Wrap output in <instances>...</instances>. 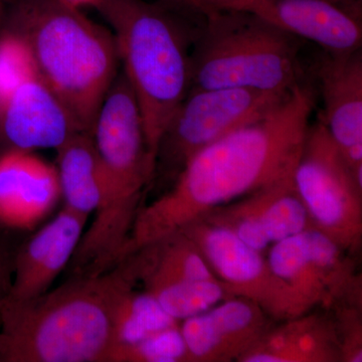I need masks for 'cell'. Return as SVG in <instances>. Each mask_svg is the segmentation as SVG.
<instances>
[{"instance_id":"17","label":"cell","mask_w":362,"mask_h":362,"mask_svg":"<svg viewBox=\"0 0 362 362\" xmlns=\"http://www.w3.org/2000/svg\"><path fill=\"white\" fill-rule=\"evenodd\" d=\"M288 319L269 328L258 342L240 357L243 362H333L341 361L337 326L320 315Z\"/></svg>"},{"instance_id":"5","label":"cell","mask_w":362,"mask_h":362,"mask_svg":"<svg viewBox=\"0 0 362 362\" xmlns=\"http://www.w3.org/2000/svg\"><path fill=\"white\" fill-rule=\"evenodd\" d=\"M300 42L255 14L211 9L192 45L190 89L291 92L303 83Z\"/></svg>"},{"instance_id":"2","label":"cell","mask_w":362,"mask_h":362,"mask_svg":"<svg viewBox=\"0 0 362 362\" xmlns=\"http://www.w3.org/2000/svg\"><path fill=\"white\" fill-rule=\"evenodd\" d=\"M138 284L134 255L97 275L0 308L1 362H114L118 321Z\"/></svg>"},{"instance_id":"15","label":"cell","mask_w":362,"mask_h":362,"mask_svg":"<svg viewBox=\"0 0 362 362\" xmlns=\"http://www.w3.org/2000/svg\"><path fill=\"white\" fill-rule=\"evenodd\" d=\"M87 221L88 216L64 206L56 218L18 246L7 299L25 301L49 290L70 263Z\"/></svg>"},{"instance_id":"25","label":"cell","mask_w":362,"mask_h":362,"mask_svg":"<svg viewBox=\"0 0 362 362\" xmlns=\"http://www.w3.org/2000/svg\"><path fill=\"white\" fill-rule=\"evenodd\" d=\"M59 1L66 4V6L80 9L81 11V9L85 8V7H93V8L97 9L102 0H59Z\"/></svg>"},{"instance_id":"3","label":"cell","mask_w":362,"mask_h":362,"mask_svg":"<svg viewBox=\"0 0 362 362\" xmlns=\"http://www.w3.org/2000/svg\"><path fill=\"white\" fill-rule=\"evenodd\" d=\"M0 28L25 40L40 78L92 136L118 74L113 33L59 0H4Z\"/></svg>"},{"instance_id":"19","label":"cell","mask_w":362,"mask_h":362,"mask_svg":"<svg viewBox=\"0 0 362 362\" xmlns=\"http://www.w3.org/2000/svg\"><path fill=\"white\" fill-rule=\"evenodd\" d=\"M177 325L178 321L169 315L152 295L133 290L126 298L119 316L118 346L114 362H117L119 354L126 347Z\"/></svg>"},{"instance_id":"12","label":"cell","mask_w":362,"mask_h":362,"mask_svg":"<svg viewBox=\"0 0 362 362\" xmlns=\"http://www.w3.org/2000/svg\"><path fill=\"white\" fill-rule=\"evenodd\" d=\"M218 9L255 14L298 39L314 42L329 54L361 49V18L330 0H230Z\"/></svg>"},{"instance_id":"24","label":"cell","mask_w":362,"mask_h":362,"mask_svg":"<svg viewBox=\"0 0 362 362\" xmlns=\"http://www.w3.org/2000/svg\"><path fill=\"white\" fill-rule=\"evenodd\" d=\"M330 1L361 20L362 0H330Z\"/></svg>"},{"instance_id":"16","label":"cell","mask_w":362,"mask_h":362,"mask_svg":"<svg viewBox=\"0 0 362 362\" xmlns=\"http://www.w3.org/2000/svg\"><path fill=\"white\" fill-rule=\"evenodd\" d=\"M62 197L57 166L33 151L0 153V223L30 230L51 213Z\"/></svg>"},{"instance_id":"13","label":"cell","mask_w":362,"mask_h":362,"mask_svg":"<svg viewBox=\"0 0 362 362\" xmlns=\"http://www.w3.org/2000/svg\"><path fill=\"white\" fill-rule=\"evenodd\" d=\"M202 221L225 226L261 252L275 243L313 228L293 180L221 206Z\"/></svg>"},{"instance_id":"26","label":"cell","mask_w":362,"mask_h":362,"mask_svg":"<svg viewBox=\"0 0 362 362\" xmlns=\"http://www.w3.org/2000/svg\"><path fill=\"white\" fill-rule=\"evenodd\" d=\"M163 1L173 2V4H181V6L192 7L199 9L202 13H206L211 11L209 6L204 4V0H163Z\"/></svg>"},{"instance_id":"7","label":"cell","mask_w":362,"mask_h":362,"mask_svg":"<svg viewBox=\"0 0 362 362\" xmlns=\"http://www.w3.org/2000/svg\"><path fill=\"white\" fill-rule=\"evenodd\" d=\"M290 93L190 89L162 133L157 146L156 175L177 177L197 152L261 118Z\"/></svg>"},{"instance_id":"8","label":"cell","mask_w":362,"mask_h":362,"mask_svg":"<svg viewBox=\"0 0 362 362\" xmlns=\"http://www.w3.org/2000/svg\"><path fill=\"white\" fill-rule=\"evenodd\" d=\"M177 233L194 243L230 297L254 302L278 320L305 314L262 252L247 246L232 230L199 221Z\"/></svg>"},{"instance_id":"29","label":"cell","mask_w":362,"mask_h":362,"mask_svg":"<svg viewBox=\"0 0 362 362\" xmlns=\"http://www.w3.org/2000/svg\"><path fill=\"white\" fill-rule=\"evenodd\" d=\"M0 362H1V358H0Z\"/></svg>"},{"instance_id":"27","label":"cell","mask_w":362,"mask_h":362,"mask_svg":"<svg viewBox=\"0 0 362 362\" xmlns=\"http://www.w3.org/2000/svg\"><path fill=\"white\" fill-rule=\"evenodd\" d=\"M228 1H230V0H204V4L211 9L220 8V7L223 6V4H226Z\"/></svg>"},{"instance_id":"22","label":"cell","mask_w":362,"mask_h":362,"mask_svg":"<svg viewBox=\"0 0 362 362\" xmlns=\"http://www.w3.org/2000/svg\"><path fill=\"white\" fill-rule=\"evenodd\" d=\"M117 362H188L187 347L180 326L159 331L126 347Z\"/></svg>"},{"instance_id":"4","label":"cell","mask_w":362,"mask_h":362,"mask_svg":"<svg viewBox=\"0 0 362 362\" xmlns=\"http://www.w3.org/2000/svg\"><path fill=\"white\" fill-rule=\"evenodd\" d=\"M175 6L163 0H102L97 7L114 30L156 161L162 133L189 92L190 54L199 30L181 20Z\"/></svg>"},{"instance_id":"23","label":"cell","mask_w":362,"mask_h":362,"mask_svg":"<svg viewBox=\"0 0 362 362\" xmlns=\"http://www.w3.org/2000/svg\"><path fill=\"white\" fill-rule=\"evenodd\" d=\"M16 247L6 233H0V308L6 301L13 284Z\"/></svg>"},{"instance_id":"20","label":"cell","mask_w":362,"mask_h":362,"mask_svg":"<svg viewBox=\"0 0 362 362\" xmlns=\"http://www.w3.org/2000/svg\"><path fill=\"white\" fill-rule=\"evenodd\" d=\"M147 293L156 298L162 308L177 321L199 315L232 298L218 279L176 283Z\"/></svg>"},{"instance_id":"1","label":"cell","mask_w":362,"mask_h":362,"mask_svg":"<svg viewBox=\"0 0 362 362\" xmlns=\"http://www.w3.org/2000/svg\"><path fill=\"white\" fill-rule=\"evenodd\" d=\"M315 94L301 83L261 118L194 154L166 194L141 207L125 256L204 220L216 209L293 180Z\"/></svg>"},{"instance_id":"28","label":"cell","mask_w":362,"mask_h":362,"mask_svg":"<svg viewBox=\"0 0 362 362\" xmlns=\"http://www.w3.org/2000/svg\"><path fill=\"white\" fill-rule=\"evenodd\" d=\"M4 0H0V20H1L2 9H4Z\"/></svg>"},{"instance_id":"6","label":"cell","mask_w":362,"mask_h":362,"mask_svg":"<svg viewBox=\"0 0 362 362\" xmlns=\"http://www.w3.org/2000/svg\"><path fill=\"white\" fill-rule=\"evenodd\" d=\"M293 182L312 226L349 254L358 251L362 187L320 119L309 127Z\"/></svg>"},{"instance_id":"9","label":"cell","mask_w":362,"mask_h":362,"mask_svg":"<svg viewBox=\"0 0 362 362\" xmlns=\"http://www.w3.org/2000/svg\"><path fill=\"white\" fill-rule=\"evenodd\" d=\"M349 255L327 235L310 228L272 245L267 261L308 313L314 307L333 306L354 291Z\"/></svg>"},{"instance_id":"14","label":"cell","mask_w":362,"mask_h":362,"mask_svg":"<svg viewBox=\"0 0 362 362\" xmlns=\"http://www.w3.org/2000/svg\"><path fill=\"white\" fill-rule=\"evenodd\" d=\"M271 317L259 305L232 297L180 326L188 361H240L269 330Z\"/></svg>"},{"instance_id":"10","label":"cell","mask_w":362,"mask_h":362,"mask_svg":"<svg viewBox=\"0 0 362 362\" xmlns=\"http://www.w3.org/2000/svg\"><path fill=\"white\" fill-rule=\"evenodd\" d=\"M78 133L75 119L40 76L0 99V153L57 150Z\"/></svg>"},{"instance_id":"21","label":"cell","mask_w":362,"mask_h":362,"mask_svg":"<svg viewBox=\"0 0 362 362\" xmlns=\"http://www.w3.org/2000/svg\"><path fill=\"white\" fill-rule=\"evenodd\" d=\"M37 76L39 71L25 40L0 28V99L21 83Z\"/></svg>"},{"instance_id":"18","label":"cell","mask_w":362,"mask_h":362,"mask_svg":"<svg viewBox=\"0 0 362 362\" xmlns=\"http://www.w3.org/2000/svg\"><path fill=\"white\" fill-rule=\"evenodd\" d=\"M57 152V170L65 206L89 218L101 204L105 187V173L93 137L78 133Z\"/></svg>"},{"instance_id":"11","label":"cell","mask_w":362,"mask_h":362,"mask_svg":"<svg viewBox=\"0 0 362 362\" xmlns=\"http://www.w3.org/2000/svg\"><path fill=\"white\" fill-rule=\"evenodd\" d=\"M314 73L323 108L319 119L362 187V52H322Z\"/></svg>"}]
</instances>
